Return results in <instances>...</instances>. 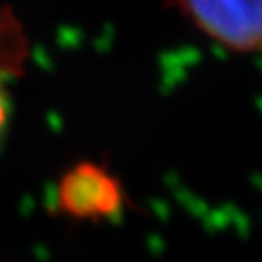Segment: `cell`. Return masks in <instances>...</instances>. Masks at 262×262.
<instances>
[{"label":"cell","mask_w":262,"mask_h":262,"mask_svg":"<svg viewBox=\"0 0 262 262\" xmlns=\"http://www.w3.org/2000/svg\"><path fill=\"white\" fill-rule=\"evenodd\" d=\"M8 124H10V101L6 92H4V88L0 85V148H2V144L6 140Z\"/></svg>","instance_id":"3957f363"},{"label":"cell","mask_w":262,"mask_h":262,"mask_svg":"<svg viewBox=\"0 0 262 262\" xmlns=\"http://www.w3.org/2000/svg\"><path fill=\"white\" fill-rule=\"evenodd\" d=\"M56 202L62 214L78 220H103L121 214L122 187L107 169L80 163L60 179Z\"/></svg>","instance_id":"7a4b0ae2"},{"label":"cell","mask_w":262,"mask_h":262,"mask_svg":"<svg viewBox=\"0 0 262 262\" xmlns=\"http://www.w3.org/2000/svg\"><path fill=\"white\" fill-rule=\"evenodd\" d=\"M175 4L215 43L237 53L260 47V0H175Z\"/></svg>","instance_id":"6da1fadb"}]
</instances>
